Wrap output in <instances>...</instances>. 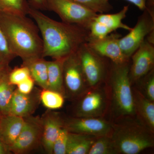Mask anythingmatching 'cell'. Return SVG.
<instances>
[{
    "instance_id": "cell-37",
    "label": "cell",
    "mask_w": 154,
    "mask_h": 154,
    "mask_svg": "<svg viewBox=\"0 0 154 154\" xmlns=\"http://www.w3.org/2000/svg\"><path fill=\"white\" fill-rule=\"evenodd\" d=\"M2 112H1V110H0V117H1V116H2Z\"/></svg>"
},
{
    "instance_id": "cell-6",
    "label": "cell",
    "mask_w": 154,
    "mask_h": 154,
    "mask_svg": "<svg viewBox=\"0 0 154 154\" xmlns=\"http://www.w3.org/2000/svg\"><path fill=\"white\" fill-rule=\"evenodd\" d=\"M77 51L64 58L63 64L65 96L73 99H78L89 88Z\"/></svg>"
},
{
    "instance_id": "cell-13",
    "label": "cell",
    "mask_w": 154,
    "mask_h": 154,
    "mask_svg": "<svg viewBox=\"0 0 154 154\" xmlns=\"http://www.w3.org/2000/svg\"><path fill=\"white\" fill-rule=\"evenodd\" d=\"M121 34L110 33L106 37L99 39L89 38L86 44L99 55L112 61L116 64L129 61L130 58L124 55L119 44Z\"/></svg>"
},
{
    "instance_id": "cell-34",
    "label": "cell",
    "mask_w": 154,
    "mask_h": 154,
    "mask_svg": "<svg viewBox=\"0 0 154 154\" xmlns=\"http://www.w3.org/2000/svg\"><path fill=\"white\" fill-rule=\"evenodd\" d=\"M11 154L9 147L3 140L2 136L0 134V154Z\"/></svg>"
},
{
    "instance_id": "cell-14",
    "label": "cell",
    "mask_w": 154,
    "mask_h": 154,
    "mask_svg": "<svg viewBox=\"0 0 154 154\" xmlns=\"http://www.w3.org/2000/svg\"><path fill=\"white\" fill-rule=\"evenodd\" d=\"M41 145L46 153L52 154L53 147L57 136L63 128L64 120L58 113L48 110L42 115Z\"/></svg>"
},
{
    "instance_id": "cell-35",
    "label": "cell",
    "mask_w": 154,
    "mask_h": 154,
    "mask_svg": "<svg viewBox=\"0 0 154 154\" xmlns=\"http://www.w3.org/2000/svg\"><path fill=\"white\" fill-rule=\"evenodd\" d=\"M136 6L138 8L143 11L146 8V0H126Z\"/></svg>"
},
{
    "instance_id": "cell-15",
    "label": "cell",
    "mask_w": 154,
    "mask_h": 154,
    "mask_svg": "<svg viewBox=\"0 0 154 154\" xmlns=\"http://www.w3.org/2000/svg\"><path fill=\"white\" fill-rule=\"evenodd\" d=\"M39 94L33 91L29 94H23L16 88L11 99L9 114L22 118L32 115L40 101Z\"/></svg>"
},
{
    "instance_id": "cell-30",
    "label": "cell",
    "mask_w": 154,
    "mask_h": 154,
    "mask_svg": "<svg viewBox=\"0 0 154 154\" xmlns=\"http://www.w3.org/2000/svg\"><path fill=\"white\" fill-rule=\"evenodd\" d=\"M90 38L99 39L106 37L113 31L106 25L94 20L89 27Z\"/></svg>"
},
{
    "instance_id": "cell-5",
    "label": "cell",
    "mask_w": 154,
    "mask_h": 154,
    "mask_svg": "<svg viewBox=\"0 0 154 154\" xmlns=\"http://www.w3.org/2000/svg\"><path fill=\"white\" fill-rule=\"evenodd\" d=\"M46 9L56 13L63 22L79 25L89 30L98 14L69 0H46Z\"/></svg>"
},
{
    "instance_id": "cell-12",
    "label": "cell",
    "mask_w": 154,
    "mask_h": 154,
    "mask_svg": "<svg viewBox=\"0 0 154 154\" xmlns=\"http://www.w3.org/2000/svg\"><path fill=\"white\" fill-rule=\"evenodd\" d=\"M131 58L129 75L132 85L154 69V45L145 39Z\"/></svg>"
},
{
    "instance_id": "cell-33",
    "label": "cell",
    "mask_w": 154,
    "mask_h": 154,
    "mask_svg": "<svg viewBox=\"0 0 154 154\" xmlns=\"http://www.w3.org/2000/svg\"><path fill=\"white\" fill-rule=\"evenodd\" d=\"M30 7L38 10H46V0H29Z\"/></svg>"
},
{
    "instance_id": "cell-11",
    "label": "cell",
    "mask_w": 154,
    "mask_h": 154,
    "mask_svg": "<svg viewBox=\"0 0 154 154\" xmlns=\"http://www.w3.org/2000/svg\"><path fill=\"white\" fill-rule=\"evenodd\" d=\"M64 128L69 132L99 137L111 134L112 125L101 117H74L64 120Z\"/></svg>"
},
{
    "instance_id": "cell-26",
    "label": "cell",
    "mask_w": 154,
    "mask_h": 154,
    "mask_svg": "<svg viewBox=\"0 0 154 154\" xmlns=\"http://www.w3.org/2000/svg\"><path fill=\"white\" fill-rule=\"evenodd\" d=\"M97 14L109 13L113 9L109 0H69Z\"/></svg>"
},
{
    "instance_id": "cell-23",
    "label": "cell",
    "mask_w": 154,
    "mask_h": 154,
    "mask_svg": "<svg viewBox=\"0 0 154 154\" xmlns=\"http://www.w3.org/2000/svg\"><path fill=\"white\" fill-rule=\"evenodd\" d=\"M30 8L27 0H0V12L27 16Z\"/></svg>"
},
{
    "instance_id": "cell-17",
    "label": "cell",
    "mask_w": 154,
    "mask_h": 154,
    "mask_svg": "<svg viewBox=\"0 0 154 154\" xmlns=\"http://www.w3.org/2000/svg\"><path fill=\"white\" fill-rule=\"evenodd\" d=\"M24 118L8 114L0 117V134L10 148L18 137L23 127Z\"/></svg>"
},
{
    "instance_id": "cell-32",
    "label": "cell",
    "mask_w": 154,
    "mask_h": 154,
    "mask_svg": "<svg viewBox=\"0 0 154 154\" xmlns=\"http://www.w3.org/2000/svg\"><path fill=\"white\" fill-rule=\"evenodd\" d=\"M34 84V81L30 76L17 85V89L22 94H29L33 91Z\"/></svg>"
},
{
    "instance_id": "cell-27",
    "label": "cell",
    "mask_w": 154,
    "mask_h": 154,
    "mask_svg": "<svg viewBox=\"0 0 154 154\" xmlns=\"http://www.w3.org/2000/svg\"><path fill=\"white\" fill-rule=\"evenodd\" d=\"M136 84L138 87L136 88L141 94L149 100L154 102V69L143 77Z\"/></svg>"
},
{
    "instance_id": "cell-10",
    "label": "cell",
    "mask_w": 154,
    "mask_h": 154,
    "mask_svg": "<svg viewBox=\"0 0 154 154\" xmlns=\"http://www.w3.org/2000/svg\"><path fill=\"white\" fill-rule=\"evenodd\" d=\"M143 11L134 28H132L126 36L119 38V44L122 51L124 55L129 58L146 36L154 30V15L146 9Z\"/></svg>"
},
{
    "instance_id": "cell-29",
    "label": "cell",
    "mask_w": 154,
    "mask_h": 154,
    "mask_svg": "<svg viewBox=\"0 0 154 154\" xmlns=\"http://www.w3.org/2000/svg\"><path fill=\"white\" fill-rule=\"evenodd\" d=\"M30 77V75L29 69L27 67L23 65L13 69H11L8 74L9 82L14 86H17Z\"/></svg>"
},
{
    "instance_id": "cell-20",
    "label": "cell",
    "mask_w": 154,
    "mask_h": 154,
    "mask_svg": "<svg viewBox=\"0 0 154 154\" xmlns=\"http://www.w3.org/2000/svg\"><path fill=\"white\" fill-rule=\"evenodd\" d=\"M96 137L69 132L66 154H88Z\"/></svg>"
},
{
    "instance_id": "cell-24",
    "label": "cell",
    "mask_w": 154,
    "mask_h": 154,
    "mask_svg": "<svg viewBox=\"0 0 154 154\" xmlns=\"http://www.w3.org/2000/svg\"><path fill=\"white\" fill-rule=\"evenodd\" d=\"M117 154L111 134L96 138L88 154Z\"/></svg>"
},
{
    "instance_id": "cell-16",
    "label": "cell",
    "mask_w": 154,
    "mask_h": 154,
    "mask_svg": "<svg viewBox=\"0 0 154 154\" xmlns=\"http://www.w3.org/2000/svg\"><path fill=\"white\" fill-rule=\"evenodd\" d=\"M135 115L140 122L154 133V102L141 94L136 88H132Z\"/></svg>"
},
{
    "instance_id": "cell-2",
    "label": "cell",
    "mask_w": 154,
    "mask_h": 154,
    "mask_svg": "<svg viewBox=\"0 0 154 154\" xmlns=\"http://www.w3.org/2000/svg\"><path fill=\"white\" fill-rule=\"evenodd\" d=\"M0 26L16 57L22 61L42 57L43 42L39 29L27 16L0 12Z\"/></svg>"
},
{
    "instance_id": "cell-19",
    "label": "cell",
    "mask_w": 154,
    "mask_h": 154,
    "mask_svg": "<svg viewBox=\"0 0 154 154\" xmlns=\"http://www.w3.org/2000/svg\"><path fill=\"white\" fill-rule=\"evenodd\" d=\"M64 59L48 61V89L58 92L65 97L63 72Z\"/></svg>"
},
{
    "instance_id": "cell-22",
    "label": "cell",
    "mask_w": 154,
    "mask_h": 154,
    "mask_svg": "<svg viewBox=\"0 0 154 154\" xmlns=\"http://www.w3.org/2000/svg\"><path fill=\"white\" fill-rule=\"evenodd\" d=\"M11 68L5 71L0 76V110L3 116L9 113L11 99L16 88L10 83L8 74Z\"/></svg>"
},
{
    "instance_id": "cell-28",
    "label": "cell",
    "mask_w": 154,
    "mask_h": 154,
    "mask_svg": "<svg viewBox=\"0 0 154 154\" xmlns=\"http://www.w3.org/2000/svg\"><path fill=\"white\" fill-rule=\"evenodd\" d=\"M16 57L10 47L0 26V63L9 66V64Z\"/></svg>"
},
{
    "instance_id": "cell-8",
    "label": "cell",
    "mask_w": 154,
    "mask_h": 154,
    "mask_svg": "<svg viewBox=\"0 0 154 154\" xmlns=\"http://www.w3.org/2000/svg\"><path fill=\"white\" fill-rule=\"evenodd\" d=\"M78 99L74 108L75 117H101L107 111V95L99 85L88 88Z\"/></svg>"
},
{
    "instance_id": "cell-38",
    "label": "cell",
    "mask_w": 154,
    "mask_h": 154,
    "mask_svg": "<svg viewBox=\"0 0 154 154\" xmlns=\"http://www.w3.org/2000/svg\"></svg>"
},
{
    "instance_id": "cell-31",
    "label": "cell",
    "mask_w": 154,
    "mask_h": 154,
    "mask_svg": "<svg viewBox=\"0 0 154 154\" xmlns=\"http://www.w3.org/2000/svg\"><path fill=\"white\" fill-rule=\"evenodd\" d=\"M68 133L64 128L61 130L54 143L52 154H66Z\"/></svg>"
},
{
    "instance_id": "cell-25",
    "label": "cell",
    "mask_w": 154,
    "mask_h": 154,
    "mask_svg": "<svg viewBox=\"0 0 154 154\" xmlns=\"http://www.w3.org/2000/svg\"><path fill=\"white\" fill-rule=\"evenodd\" d=\"M64 96L56 91L44 89L39 94L40 101L44 107L48 110L60 109L63 106Z\"/></svg>"
},
{
    "instance_id": "cell-36",
    "label": "cell",
    "mask_w": 154,
    "mask_h": 154,
    "mask_svg": "<svg viewBox=\"0 0 154 154\" xmlns=\"http://www.w3.org/2000/svg\"><path fill=\"white\" fill-rule=\"evenodd\" d=\"M9 68H10L9 66H6L0 63V76Z\"/></svg>"
},
{
    "instance_id": "cell-18",
    "label": "cell",
    "mask_w": 154,
    "mask_h": 154,
    "mask_svg": "<svg viewBox=\"0 0 154 154\" xmlns=\"http://www.w3.org/2000/svg\"><path fill=\"white\" fill-rule=\"evenodd\" d=\"M48 61L37 57L23 61L22 65L27 67L34 82L42 89H48Z\"/></svg>"
},
{
    "instance_id": "cell-1",
    "label": "cell",
    "mask_w": 154,
    "mask_h": 154,
    "mask_svg": "<svg viewBox=\"0 0 154 154\" xmlns=\"http://www.w3.org/2000/svg\"><path fill=\"white\" fill-rule=\"evenodd\" d=\"M28 15L35 21L41 34L42 57L65 58L76 52L90 38V31L87 28L55 21L31 7Z\"/></svg>"
},
{
    "instance_id": "cell-21",
    "label": "cell",
    "mask_w": 154,
    "mask_h": 154,
    "mask_svg": "<svg viewBox=\"0 0 154 154\" xmlns=\"http://www.w3.org/2000/svg\"><path fill=\"white\" fill-rule=\"evenodd\" d=\"M129 9V5L125 6L118 13L114 14H99L94 18V20L106 25L112 31L118 29H123L130 31L132 28L122 22L126 17Z\"/></svg>"
},
{
    "instance_id": "cell-9",
    "label": "cell",
    "mask_w": 154,
    "mask_h": 154,
    "mask_svg": "<svg viewBox=\"0 0 154 154\" xmlns=\"http://www.w3.org/2000/svg\"><path fill=\"white\" fill-rule=\"evenodd\" d=\"M24 118L22 131L10 148L11 153H28L41 144L42 128L41 118L31 115Z\"/></svg>"
},
{
    "instance_id": "cell-4",
    "label": "cell",
    "mask_w": 154,
    "mask_h": 154,
    "mask_svg": "<svg viewBox=\"0 0 154 154\" xmlns=\"http://www.w3.org/2000/svg\"><path fill=\"white\" fill-rule=\"evenodd\" d=\"M130 66V61L121 64L112 63L108 72L113 109L119 116L128 118L135 115Z\"/></svg>"
},
{
    "instance_id": "cell-7",
    "label": "cell",
    "mask_w": 154,
    "mask_h": 154,
    "mask_svg": "<svg viewBox=\"0 0 154 154\" xmlns=\"http://www.w3.org/2000/svg\"><path fill=\"white\" fill-rule=\"evenodd\" d=\"M77 52L88 87L99 85L108 73L106 58L95 52L86 43L82 45Z\"/></svg>"
},
{
    "instance_id": "cell-3",
    "label": "cell",
    "mask_w": 154,
    "mask_h": 154,
    "mask_svg": "<svg viewBox=\"0 0 154 154\" xmlns=\"http://www.w3.org/2000/svg\"><path fill=\"white\" fill-rule=\"evenodd\" d=\"M152 133L140 122L127 121L112 125L111 137L117 154H137L153 146Z\"/></svg>"
}]
</instances>
